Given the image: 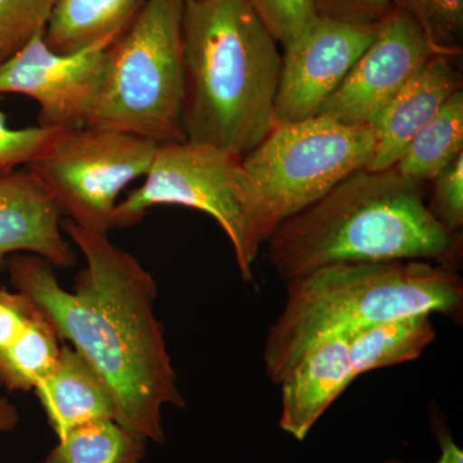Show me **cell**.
I'll return each mask as SVG.
<instances>
[{"mask_svg": "<svg viewBox=\"0 0 463 463\" xmlns=\"http://www.w3.org/2000/svg\"><path fill=\"white\" fill-rule=\"evenodd\" d=\"M33 392L57 440L84 423L118 421V405L108 383L69 344L62 345L56 370Z\"/></svg>", "mask_w": 463, "mask_h": 463, "instance_id": "cell-15", "label": "cell"}, {"mask_svg": "<svg viewBox=\"0 0 463 463\" xmlns=\"http://www.w3.org/2000/svg\"><path fill=\"white\" fill-rule=\"evenodd\" d=\"M376 26L318 17L286 47L276 99L279 123H298L318 115L373 42Z\"/></svg>", "mask_w": 463, "mask_h": 463, "instance_id": "cell-11", "label": "cell"}, {"mask_svg": "<svg viewBox=\"0 0 463 463\" xmlns=\"http://www.w3.org/2000/svg\"><path fill=\"white\" fill-rule=\"evenodd\" d=\"M428 207L448 231L461 233L463 227V154L434 179Z\"/></svg>", "mask_w": 463, "mask_h": 463, "instance_id": "cell-25", "label": "cell"}, {"mask_svg": "<svg viewBox=\"0 0 463 463\" xmlns=\"http://www.w3.org/2000/svg\"><path fill=\"white\" fill-rule=\"evenodd\" d=\"M283 48L297 42L318 18L315 0H248Z\"/></svg>", "mask_w": 463, "mask_h": 463, "instance_id": "cell-23", "label": "cell"}, {"mask_svg": "<svg viewBox=\"0 0 463 463\" xmlns=\"http://www.w3.org/2000/svg\"><path fill=\"white\" fill-rule=\"evenodd\" d=\"M43 35L33 36L0 63V94H21L35 100L41 127L63 132L87 127L102 84L108 48L118 38L75 53H58Z\"/></svg>", "mask_w": 463, "mask_h": 463, "instance_id": "cell-9", "label": "cell"}, {"mask_svg": "<svg viewBox=\"0 0 463 463\" xmlns=\"http://www.w3.org/2000/svg\"><path fill=\"white\" fill-rule=\"evenodd\" d=\"M20 422V414L7 398L0 397V432L14 430Z\"/></svg>", "mask_w": 463, "mask_h": 463, "instance_id": "cell-29", "label": "cell"}, {"mask_svg": "<svg viewBox=\"0 0 463 463\" xmlns=\"http://www.w3.org/2000/svg\"><path fill=\"white\" fill-rule=\"evenodd\" d=\"M60 340L53 326L38 313L16 339L0 350V385L8 392L38 388L56 370L62 350Z\"/></svg>", "mask_w": 463, "mask_h": 463, "instance_id": "cell-19", "label": "cell"}, {"mask_svg": "<svg viewBox=\"0 0 463 463\" xmlns=\"http://www.w3.org/2000/svg\"><path fill=\"white\" fill-rule=\"evenodd\" d=\"M463 154V91L444 103L430 123L417 134L395 164L405 178L434 181Z\"/></svg>", "mask_w": 463, "mask_h": 463, "instance_id": "cell-18", "label": "cell"}, {"mask_svg": "<svg viewBox=\"0 0 463 463\" xmlns=\"http://www.w3.org/2000/svg\"><path fill=\"white\" fill-rule=\"evenodd\" d=\"M455 57L432 56L388 105L374 116V151L368 170L395 166L411 141L456 91L462 90Z\"/></svg>", "mask_w": 463, "mask_h": 463, "instance_id": "cell-13", "label": "cell"}, {"mask_svg": "<svg viewBox=\"0 0 463 463\" xmlns=\"http://www.w3.org/2000/svg\"><path fill=\"white\" fill-rule=\"evenodd\" d=\"M62 231L85 259L74 291L60 285L53 265L32 254L5 261L12 286L105 380L118 405V422L147 441L163 443V408H183L185 402L155 315L156 282L108 234L70 219Z\"/></svg>", "mask_w": 463, "mask_h": 463, "instance_id": "cell-1", "label": "cell"}, {"mask_svg": "<svg viewBox=\"0 0 463 463\" xmlns=\"http://www.w3.org/2000/svg\"><path fill=\"white\" fill-rule=\"evenodd\" d=\"M318 17L359 26H376L392 11L390 0H315Z\"/></svg>", "mask_w": 463, "mask_h": 463, "instance_id": "cell-26", "label": "cell"}, {"mask_svg": "<svg viewBox=\"0 0 463 463\" xmlns=\"http://www.w3.org/2000/svg\"><path fill=\"white\" fill-rule=\"evenodd\" d=\"M157 146L121 130L84 127L61 133L27 170L67 219L108 234L116 228L118 196L147 174Z\"/></svg>", "mask_w": 463, "mask_h": 463, "instance_id": "cell-8", "label": "cell"}, {"mask_svg": "<svg viewBox=\"0 0 463 463\" xmlns=\"http://www.w3.org/2000/svg\"><path fill=\"white\" fill-rule=\"evenodd\" d=\"M420 27L437 56L458 58L463 41V0H390Z\"/></svg>", "mask_w": 463, "mask_h": 463, "instance_id": "cell-21", "label": "cell"}, {"mask_svg": "<svg viewBox=\"0 0 463 463\" xmlns=\"http://www.w3.org/2000/svg\"><path fill=\"white\" fill-rule=\"evenodd\" d=\"M160 205L192 207L215 219L231 241L242 279L252 281L257 260L250 248L254 191L243 157L203 143H161L141 187L118 203L115 227L137 224Z\"/></svg>", "mask_w": 463, "mask_h": 463, "instance_id": "cell-7", "label": "cell"}, {"mask_svg": "<svg viewBox=\"0 0 463 463\" xmlns=\"http://www.w3.org/2000/svg\"><path fill=\"white\" fill-rule=\"evenodd\" d=\"M184 0H146L108 48L87 127L158 143L185 141L182 20Z\"/></svg>", "mask_w": 463, "mask_h": 463, "instance_id": "cell-5", "label": "cell"}, {"mask_svg": "<svg viewBox=\"0 0 463 463\" xmlns=\"http://www.w3.org/2000/svg\"><path fill=\"white\" fill-rule=\"evenodd\" d=\"M463 285L455 269L423 260L335 264L288 281V298L268 332L264 364L279 385L317 341L389 319L458 318Z\"/></svg>", "mask_w": 463, "mask_h": 463, "instance_id": "cell-4", "label": "cell"}, {"mask_svg": "<svg viewBox=\"0 0 463 463\" xmlns=\"http://www.w3.org/2000/svg\"><path fill=\"white\" fill-rule=\"evenodd\" d=\"M422 185L394 166L358 170L270 234L268 261L286 282L335 264L423 260L456 270L462 234L431 215Z\"/></svg>", "mask_w": 463, "mask_h": 463, "instance_id": "cell-2", "label": "cell"}, {"mask_svg": "<svg viewBox=\"0 0 463 463\" xmlns=\"http://www.w3.org/2000/svg\"><path fill=\"white\" fill-rule=\"evenodd\" d=\"M439 444H440V457L438 461L430 463H463V452L461 448L457 446L452 435L446 428H439L437 430ZM383 463H422V462H403L401 459H388Z\"/></svg>", "mask_w": 463, "mask_h": 463, "instance_id": "cell-28", "label": "cell"}, {"mask_svg": "<svg viewBox=\"0 0 463 463\" xmlns=\"http://www.w3.org/2000/svg\"><path fill=\"white\" fill-rule=\"evenodd\" d=\"M147 440L114 420L76 426L43 463H141Z\"/></svg>", "mask_w": 463, "mask_h": 463, "instance_id": "cell-20", "label": "cell"}, {"mask_svg": "<svg viewBox=\"0 0 463 463\" xmlns=\"http://www.w3.org/2000/svg\"><path fill=\"white\" fill-rule=\"evenodd\" d=\"M141 0H56L44 42L58 53H75L118 38L138 12Z\"/></svg>", "mask_w": 463, "mask_h": 463, "instance_id": "cell-16", "label": "cell"}, {"mask_svg": "<svg viewBox=\"0 0 463 463\" xmlns=\"http://www.w3.org/2000/svg\"><path fill=\"white\" fill-rule=\"evenodd\" d=\"M354 381L347 331L317 341L303 355L281 386L279 426L298 441Z\"/></svg>", "mask_w": 463, "mask_h": 463, "instance_id": "cell-14", "label": "cell"}, {"mask_svg": "<svg viewBox=\"0 0 463 463\" xmlns=\"http://www.w3.org/2000/svg\"><path fill=\"white\" fill-rule=\"evenodd\" d=\"M432 56L416 23L392 9L376 26V35L318 115L346 125H371L374 116L403 90Z\"/></svg>", "mask_w": 463, "mask_h": 463, "instance_id": "cell-10", "label": "cell"}, {"mask_svg": "<svg viewBox=\"0 0 463 463\" xmlns=\"http://www.w3.org/2000/svg\"><path fill=\"white\" fill-rule=\"evenodd\" d=\"M430 317L420 313L347 331L354 379L379 368L420 358L437 336Z\"/></svg>", "mask_w": 463, "mask_h": 463, "instance_id": "cell-17", "label": "cell"}, {"mask_svg": "<svg viewBox=\"0 0 463 463\" xmlns=\"http://www.w3.org/2000/svg\"><path fill=\"white\" fill-rule=\"evenodd\" d=\"M185 141L245 157L279 125V42L248 0H184Z\"/></svg>", "mask_w": 463, "mask_h": 463, "instance_id": "cell-3", "label": "cell"}, {"mask_svg": "<svg viewBox=\"0 0 463 463\" xmlns=\"http://www.w3.org/2000/svg\"><path fill=\"white\" fill-rule=\"evenodd\" d=\"M38 313L25 295L0 288V350L16 339Z\"/></svg>", "mask_w": 463, "mask_h": 463, "instance_id": "cell-27", "label": "cell"}, {"mask_svg": "<svg viewBox=\"0 0 463 463\" xmlns=\"http://www.w3.org/2000/svg\"><path fill=\"white\" fill-rule=\"evenodd\" d=\"M63 130L36 127L14 129L0 109V175L14 172L18 166L30 165L56 141Z\"/></svg>", "mask_w": 463, "mask_h": 463, "instance_id": "cell-24", "label": "cell"}, {"mask_svg": "<svg viewBox=\"0 0 463 463\" xmlns=\"http://www.w3.org/2000/svg\"><path fill=\"white\" fill-rule=\"evenodd\" d=\"M56 0H0V63L44 33Z\"/></svg>", "mask_w": 463, "mask_h": 463, "instance_id": "cell-22", "label": "cell"}, {"mask_svg": "<svg viewBox=\"0 0 463 463\" xmlns=\"http://www.w3.org/2000/svg\"><path fill=\"white\" fill-rule=\"evenodd\" d=\"M60 207L29 170L0 175V265L16 254H32L53 267L75 263L63 237Z\"/></svg>", "mask_w": 463, "mask_h": 463, "instance_id": "cell-12", "label": "cell"}, {"mask_svg": "<svg viewBox=\"0 0 463 463\" xmlns=\"http://www.w3.org/2000/svg\"><path fill=\"white\" fill-rule=\"evenodd\" d=\"M374 142L371 125H346L326 115L279 123L243 157L254 191L250 248L255 258L283 222L367 169Z\"/></svg>", "mask_w": 463, "mask_h": 463, "instance_id": "cell-6", "label": "cell"}]
</instances>
